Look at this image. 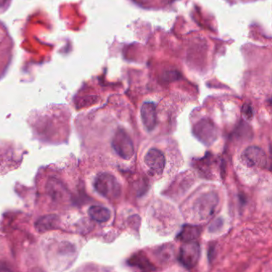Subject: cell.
Returning a JSON list of instances; mask_svg holds the SVG:
<instances>
[{
	"label": "cell",
	"mask_w": 272,
	"mask_h": 272,
	"mask_svg": "<svg viewBox=\"0 0 272 272\" xmlns=\"http://www.w3.org/2000/svg\"><path fill=\"white\" fill-rule=\"evenodd\" d=\"M93 187L97 193L110 201L117 199L121 195V184L109 172L99 174L93 181Z\"/></svg>",
	"instance_id": "6da1fadb"
},
{
	"label": "cell",
	"mask_w": 272,
	"mask_h": 272,
	"mask_svg": "<svg viewBox=\"0 0 272 272\" xmlns=\"http://www.w3.org/2000/svg\"><path fill=\"white\" fill-rule=\"evenodd\" d=\"M112 147L122 159L130 160L134 155V142L124 129L117 130L112 140Z\"/></svg>",
	"instance_id": "7a4b0ae2"
},
{
	"label": "cell",
	"mask_w": 272,
	"mask_h": 272,
	"mask_svg": "<svg viewBox=\"0 0 272 272\" xmlns=\"http://www.w3.org/2000/svg\"><path fill=\"white\" fill-rule=\"evenodd\" d=\"M193 134L205 145H211L216 141L218 130L210 119H201L193 127Z\"/></svg>",
	"instance_id": "3957f363"
},
{
	"label": "cell",
	"mask_w": 272,
	"mask_h": 272,
	"mask_svg": "<svg viewBox=\"0 0 272 272\" xmlns=\"http://www.w3.org/2000/svg\"><path fill=\"white\" fill-rule=\"evenodd\" d=\"M219 204V197L217 194L213 192H208L201 195L195 201V213L202 219H207L213 216L216 207Z\"/></svg>",
	"instance_id": "277c9868"
},
{
	"label": "cell",
	"mask_w": 272,
	"mask_h": 272,
	"mask_svg": "<svg viewBox=\"0 0 272 272\" xmlns=\"http://www.w3.org/2000/svg\"><path fill=\"white\" fill-rule=\"evenodd\" d=\"M201 257V246L197 242H185L180 250V263L187 269H192L197 265Z\"/></svg>",
	"instance_id": "5b68a950"
},
{
	"label": "cell",
	"mask_w": 272,
	"mask_h": 272,
	"mask_svg": "<svg viewBox=\"0 0 272 272\" xmlns=\"http://www.w3.org/2000/svg\"><path fill=\"white\" fill-rule=\"evenodd\" d=\"M242 161L250 168H265L267 165V155L257 146L246 148L242 154Z\"/></svg>",
	"instance_id": "8992f818"
},
{
	"label": "cell",
	"mask_w": 272,
	"mask_h": 272,
	"mask_svg": "<svg viewBox=\"0 0 272 272\" xmlns=\"http://www.w3.org/2000/svg\"><path fill=\"white\" fill-rule=\"evenodd\" d=\"M144 163L155 175H161L165 166L164 154L157 149H151L144 157Z\"/></svg>",
	"instance_id": "52a82bcc"
},
{
	"label": "cell",
	"mask_w": 272,
	"mask_h": 272,
	"mask_svg": "<svg viewBox=\"0 0 272 272\" xmlns=\"http://www.w3.org/2000/svg\"><path fill=\"white\" fill-rule=\"evenodd\" d=\"M141 118L143 124L148 131H152L157 126V111L156 106L153 103H144L141 106Z\"/></svg>",
	"instance_id": "ba28073f"
},
{
	"label": "cell",
	"mask_w": 272,
	"mask_h": 272,
	"mask_svg": "<svg viewBox=\"0 0 272 272\" xmlns=\"http://www.w3.org/2000/svg\"><path fill=\"white\" fill-rule=\"evenodd\" d=\"M201 227L191 225H184L181 232L177 236V239L183 242L193 241L201 236Z\"/></svg>",
	"instance_id": "9c48e42d"
},
{
	"label": "cell",
	"mask_w": 272,
	"mask_h": 272,
	"mask_svg": "<svg viewBox=\"0 0 272 272\" xmlns=\"http://www.w3.org/2000/svg\"><path fill=\"white\" fill-rule=\"evenodd\" d=\"M128 264L131 267H138L142 270H155L154 265L149 260L145 255L139 252L132 256L128 260Z\"/></svg>",
	"instance_id": "30bf717a"
},
{
	"label": "cell",
	"mask_w": 272,
	"mask_h": 272,
	"mask_svg": "<svg viewBox=\"0 0 272 272\" xmlns=\"http://www.w3.org/2000/svg\"><path fill=\"white\" fill-rule=\"evenodd\" d=\"M89 216L92 219L97 221L99 223L107 222L111 217V212L108 208L99 205H93L88 210Z\"/></svg>",
	"instance_id": "8fae6325"
},
{
	"label": "cell",
	"mask_w": 272,
	"mask_h": 272,
	"mask_svg": "<svg viewBox=\"0 0 272 272\" xmlns=\"http://www.w3.org/2000/svg\"><path fill=\"white\" fill-rule=\"evenodd\" d=\"M57 220L58 218L55 216H44L38 221L36 225L37 229L39 232H45L52 229L56 225Z\"/></svg>",
	"instance_id": "7c38bea8"
},
{
	"label": "cell",
	"mask_w": 272,
	"mask_h": 272,
	"mask_svg": "<svg viewBox=\"0 0 272 272\" xmlns=\"http://www.w3.org/2000/svg\"><path fill=\"white\" fill-rule=\"evenodd\" d=\"M243 113L245 117L248 119L252 118L253 116V111H252V108L251 107L250 105L245 104L243 107Z\"/></svg>",
	"instance_id": "4fadbf2b"
},
{
	"label": "cell",
	"mask_w": 272,
	"mask_h": 272,
	"mask_svg": "<svg viewBox=\"0 0 272 272\" xmlns=\"http://www.w3.org/2000/svg\"><path fill=\"white\" fill-rule=\"evenodd\" d=\"M7 4H8V0H0V9L4 8Z\"/></svg>",
	"instance_id": "5bb4252c"
},
{
	"label": "cell",
	"mask_w": 272,
	"mask_h": 272,
	"mask_svg": "<svg viewBox=\"0 0 272 272\" xmlns=\"http://www.w3.org/2000/svg\"><path fill=\"white\" fill-rule=\"evenodd\" d=\"M134 1H137V2L138 3H144L147 2V1H149V0H134Z\"/></svg>",
	"instance_id": "9a60e30c"
}]
</instances>
